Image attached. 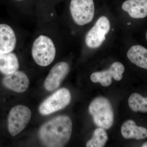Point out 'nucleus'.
<instances>
[{"label": "nucleus", "mask_w": 147, "mask_h": 147, "mask_svg": "<svg viewBox=\"0 0 147 147\" xmlns=\"http://www.w3.org/2000/svg\"><path fill=\"white\" fill-rule=\"evenodd\" d=\"M72 128V122L69 117L58 116L48 121L40 127V139L46 146H63L71 137Z\"/></svg>", "instance_id": "nucleus-1"}, {"label": "nucleus", "mask_w": 147, "mask_h": 147, "mask_svg": "<svg viewBox=\"0 0 147 147\" xmlns=\"http://www.w3.org/2000/svg\"><path fill=\"white\" fill-rule=\"evenodd\" d=\"M89 111L94 123L98 127L108 129L113 125L114 120L113 107L106 98L98 97L94 99L90 104Z\"/></svg>", "instance_id": "nucleus-2"}, {"label": "nucleus", "mask_w": 147, "mask_h": 147, "mask_svg": "<svg viewBox=\"0 0 147 147\" xmlns=\"http://www.w3.org/2000/svg\"><path fill=\"white\" fill-rule=\"evenodd\" d=\"M56 49L53 40L46 36H39L33 43L32 55L38 65L46 67L55 59Z\"/></svg>", "instance_id": "nucleus-3"}, {"label": "nucleus", "mask_w": 147, "mask_h": 147, "mask_svg": "<svg viewBox=\"0 0 147 147\" xmlns=\"http://www.w3.org/2000/svg\"><path fill=\"white\" fill-rule=\"evenodd\" d=\"M31 111L25 105H18L13 107L9 114L8 128L12 137L24 130L31 117Z\"/></svg>", "instance_id": "nucleus-4"}, {"label": "nucleus", "mask_w": 147, "mask_h": 147, "mask_svg": "<svg viewBox=\"0 0 147 147\" xmlns=\"http://www.w3.org/2000/svg\"><path fill=\"white\" fill-rule=\"evenodd\" d=\"M69 9L74 21L79 26L89 24L94 18L93 0H71Z\"/></svg>", "instance_id": "nucleus-5"}, {"label": "nucleus", "mask_w": 147, "mask_h": 147, "mask_svg": "<svg viewBox=\"0 0 147 147\" xmlns=\"http://www.w3.org/2000/svg\"><path fill=\"white\" fill-rule=\"evenodd\" d=\"M71 99L69 90L65 88H61L41 103L39 108L40 113L42 115H47L61 110L69 104Z\"/></svg>", "instance_id": "nucleus-6"}, {"label": "nucleus", "mask_w": 147, "mask_h": 147, "mask_svg": "<svg viewBox=\"0 0 147 147\" xmlns=\"http://www.w3.org/2000/svg\"><path fill=\"white\" fill-rule=\"evenodd\" d=\"M110 28L109 19L106 16L100 17L86 36L87 46L92 49L100 47L105 39V35L110 31Z\"/></svg>", "instance_id": "nucleus-7"}, {"label": "nucleus", "mask_w": 147, "mask_h": 147, "mask_svg": "<svg viewBox=\"0 0 147 147\" xmlns=\"http://www.w3.org/2000/svg\"><path fill=\"white\" fill-rule=\"evenodd\" d=\"M124 70L123 64L116 62L113 63L108 70L92 74L90 79L93 83H99L103 86L108 87L112 84L113 78L116 81H120L122 79V74Z\"/></svg>", "instance_id": "nucleus-8"}, {"label": "nucleus", "mask_w": 147, "mask_h": 147, "mask_svg": "<svg viewBox=\"0 0 147 147\" xmlns=\"http://www.w3.org/2000/svg\"><path fill=\"white\" fill-rule=\"evenodd\" d=\"M69 70L68 63L61 62L56 64L51 69L44 82V87L48 91L57 89L67 75Z\"/></svg>", "instance_id": "nucleus-9"}, {"label": "nucleus", "mask_w": 147, "mask_h": 147, "mask_svg": "<svg viewBox=\"0 0 147 147\" xmlns=\"http://www.w3.org/2000/svg\"><path fill=\"white\" fill-rule=\"evenodd\" d=\"M3 84L8 89L17 93H23L29 87V79L26 74L22 71H17L6 75L3 79Z\"/></svg>", "instance_id": "nucleus-10"}, {"label": "nucleus", "mask_w": 147, "mask_h": 147, "mask_svg": "<svg viewBox=\"0 0 147 147\" xmlns=\"http://www.w3.org/2000/svg\"><path fill=\"white\" fill-rule=\"evenodd\" d=\"M16 44V35L12 28L7 24H0V54L11 53Z\"/></svg>", "instance_id": "nucleus-11"}, {"label": "nucleus", "mask_w": 147, "mask_h": 147, "mask_svg": "<svg viewBox=\"0 0 147 147\" xmlns=\"http://www.w3.org/2000/svg\"><path fill=\"white\" fill-rule=\"evenodd\" d=\"M122 8L133 18H143L147 16V0H127Z\"/></svg>", "instance_id": "nucleus-12"}, {"label": "nucleus", "mask_w": 147, "mask_h": 147, "mask_svg": "<svg viewBox=\"0 0 147 147\" xmlns=\"http://www.w3.org/2000/svg\"><path fill=\"white\" fill-rule=\"evenodd\" d=\"M121 133L123 137L126 139L141 140L147 137V129L137 126L132 120H128L124 123L121 127Z\"/></svg>", "instance_id": "nucleus-13"}, {"label": "nucleus", "mask_w": 147, "mask_h": 147, "mask_svg": "<svg viewBox=\"0 0 147 147\" xmlns=\"http://www.w3.org/2000/svg\"><path fill=\"white\" fill-rule=\"evenodd\" d=\"M19 67L18 58L15 54H0V72L6 75L18 71Z\"/></svg>", "instance_id": "nucleus-14"}, {"label": "nucleus", "mask_w": 147, "mask_h": 147, "mask_svg": "<svg viewBox=\"0 0 147 147\" xmlns=\"http://www.w3.org/2000/svg\"><path fill=\"white\" fill-rule=\"evenodd\" d=\"M127 57L135 65L147 69V49L142 45H135L129 48Z\"/></svg>", "instance_id": "nucleus-15"}, {"label": "nucleus", "mask_w": 147, "mask_h": 147, "mask_svg": "<svg viewBox=\"0 0 147 147\" xmlns=\"http://www.w3.org/2000/svg\"><path fill=\"white\" fill-rule=\"evenodd\" d=\"M129 108L134 112H147V97H143L137 93L131 94L128 100Z\"/></svg>", "instance_id": "nucleus-16"}, {"label": "nucleus", "mask_w": 147, "mask_h": 147, "mask_svg": "<svg viewBox=\"0 0 147 147\" xmlns=\"http://www.w3.org/2000/svg\"><path fill=\"white\" fill-rule=\"evenodd\" d=\"M108 140V136L105 129L99 127L94 132L92 138L88 141L87 147H102Z\"/></svg>", "instance_id": "nucleus-17"}, {"label": "nucleus", "mask_w": 147, "mask_h": 147, "mask_svg": "<svg viewBox=\"0 0 147 147\" xmlns=\"http://www.w3.org/2000/svg\"><path fill=\"white\" fill-rule=\"evenodd\" d=\"M142 147H147V142H146L144 143L142 146Z\"/></svg>", "instance_id": "nucleus-18"}, {"label": "nucleus", "mask_w": 147, "mask_h": 147, "mask_svg": "<svg viewBox=\"0 0 147 147\" xmlns=\"http://www.w3.org/2000/svg\"><path fill=\"white\" fill-rule=\"evenodd\" d=\"M127 25H130L131 24V23L130 22H129V23H127Z\"/></svg>", "instance_id": "nucleus-19"}, {"label": "nucleus", "mask_w": 147, "mask_h": 147, "mask_svg": "<svg viewBox=\"0 0 147 147\" xmlns=\"http://www.w3.org/2000/svg\"><path fill=\"white\" fill-rule=\"evenodd\" d=\"M146 39L147 40V31L146 34Z\"/></svg>", "instance_id": "nucleus-20"}, {"label": "nucleus", "mask_w": 147, "mask_h": 147, "mask_svg": "<svg viewBox=\"0 0 147 147\" xmlns=\"http://www.w3.org/2000/svg\"><path fill=\"white\" fill-rule=\"evenodd\" d=\"M16 1H22V0H16Z\"/></svg>", "instance_id": "nucleus-21"}]
</instances>
